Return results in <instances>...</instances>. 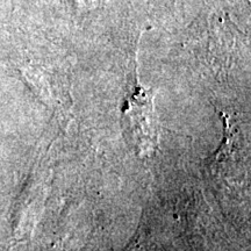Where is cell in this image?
<instances>
[{
  "label": "cell",
  "mask_w": 251,
  "mask_h": 251,
  "mask_svg": "<svg viewBox=\"0 0 251 251\" xmlns=\"http://www.w3.org/2000/svg\"><path fill=\"white\" fill-rule=\"evenodd\" d=\"M152 98V92L137 89L125 107V112L129 117L135 142L144 155L151 153L158 144V124Z\"/></svg>",
  "instance_id": "6da1fadb"
}]
</instances>
